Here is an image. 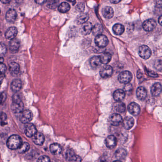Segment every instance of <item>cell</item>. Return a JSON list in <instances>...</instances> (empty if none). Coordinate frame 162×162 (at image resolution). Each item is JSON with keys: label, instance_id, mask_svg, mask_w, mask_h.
<instances>
[{"label": "cell", "instance_id": "24", "mask_svg": "<svg viewBox=\"0 0 162 162\" xmlns=\"http://www.w3.org/2000/svg\"><path fill=\"white\" fill-rule=\"evenodd\" d=\"M102 14L105 18L110 19L113 17V9L111 7H105L102 10Z\"/></svg>", "mask_w": 162, "mask_h": 162}, {"label": "cell", "instance_id": "18", "mask_svg": "<svg viewBox=\"0 0 162 162\" xmlns=\"http://www.w3.org/2000/svg\"><path fill=\"white\" fill-rule=\"evenodd\" d=\"M135 124L134 119L131 116H127L124 119L123 122V126L126 130H129L133 127Z\"/></svg>", "mask_w": 162, "mask_h": 162}, {"label": "cell", "instance_id": "53", "mask_svg": "<svg viewBox=\"0 0 162 162\" xmlns=\"http://www.w3.org/2000/svg\"><path fill=\"white\" fill-rule=\"evenodd\" d=\"M121 162V161H114V162Z\"/></svg>", "mask_w": 162, "mask_h": 162}, {"label": "cell", "instance_id": "42", "mask_svg": "<svg viewBox=\"0 0 162 162\" xmlns=\"http://www.w3.org/2000/svg\"><path fill=\"white\" fill-rule=\"evenodd\" d=\"M132 90V85L130 84H127L125 86L124 88V91L125 92L127 93L131 92Z\"/></svg>", "mask_w": 162, "mask_h": 162}, {"label": "cell", "instance_id": "50", "mask_svg": "<svg viewBox=\"0 0 162 162\" xmlns=\"http://www.w3.org/2000/svg\"><path fill=\"white\" fill-rule=\"evenodd\" d=\"M162 16H160L159 17V19H158V22L161 25H162Z\"/></svg>", "mask_w": 162, "mask_h": 162}, {"label": "cell", "instance_id": "55", "mask_svg": "<svg viewBox=\"0 0 162 162\" xmlns=\"http://www.w3.org/2000/svg\"><path fill=\"white\" fill-rule=\"evenodd\" d=\"M0 114H1V113H0Z\"/></svg>", "mask_w": 162, "mask_h": 162}, {"label": "cell", "instance_id": "11", "mask_svg": "<svg viewBox=\"0 0 162 162\" xmlns=\"http://www.w3.org/2000/svg\"><path fill=\"white\" fill-rule=\"evenodd\" d=\"M17 14L16 11L13 9H10L6 13L5 19L9 23H13L16 20Z\"/></svg>", "mask_w": 162, "mask_h": 162}, {"label": "cell", "instance_id": "8", "mask_svg": "<svg viewBox=\"0 0 162 162\" xmlns=\"http://www.w3.org/2000/svg\"><path fill=\"white\" fill-rule=\"evenodd\" d=\"M25 134L28 137H32L37 133V129L33 124L28 123L26 124L24 129Z\"/></svg>", "mask_w": 162, "mask_h": 162}, {"label": "cell", "instance_id": "3", "mask_svg": "<svg viewBox=\"0 0 162 162\" xmlns=\"http://www.w3.org/2000/svg\"><path fill=\"white\" fill-rule=\"evenodd\" d=\"M138 53L142 58L147 60L151 56L152 51L148 46L142 45L139 47Z\"/></svg>", "mask_w": 162, "mask_h": 162}, {"label": "cell", "instance_id": "31", "mask_svg": "<svg viewBox=\"0 0 162 162\" xmlns=\"http://www.w3.org/2000/svg\"><path fill=\"white\" fill-rule=\"evenodd\" d=\"M127 156V152L125 149L119 148L116 150L115 153V156L117 159L119 160L124 159Z\"/></svg>", "mask_w": 162, "mask_h": 162}, {"label": "cell", "instance_id": "36", "mask_svg": "<svg viewBox=\"0 0 162 162\" xmlns=\"http://www.w3.org/2000/svg\"><path fill=\"white\" fill-rule=\"evenodd\" d=\"M59 2L58 1H49L47 2V6L50 9H54L58 6Z\"/></svg>", "mask_w": 162, "mask_h": 162}, {"label": "cell", "instance_id": "28", "mask_svg": "<svg viewBox=\"0 0 162 162\" xmlns=\"http://www.w3.org/2000/svg\"><path fill=\"white\" fill-rule=\"evenodd\" d=\"M9 71L13 75H17L20 71V66L16 62H12L9 65Z\"/></svg>", "mask_w": 162, "mask_h": 162}, {"label": "cell", "instance_id": "7", "mask_svg": "<svg viewBox=\"0 0 162 162\" xmlns=\"http://www.w3.org/2000/svg\"><path fill=\"white\" fill-rule=\"evenodd\" d=\"M65 157L69 162H81V158L75 154L72 150H67L66 153Z\"/></svg>", "mask_w": 162, "mask_h": 162}, {"label": "cell", "instance_id": "4", "mask_svg": "<svg viewBox=\"0 0 162 162\" xmlns=\"http://www.w3.org/2000/svg\"><path fill=\"white\" fill-rule=\"evenodd\" d=\"M95 42L96 45L99 48H105L109 43V40L107 36L100 34L96 36Z\"/></svg>", "mask_w": 162, "mask_h": 162}, {"label": "cell", "instance_id": "5", "mask_svg": "<svg viewBox=\"0 0 162 162\" xmlns=\"http://www.w3.org/2000/svg\"><path fill=\"white\" fill-rule=\"evenodd\" d=\"M12 111L16 114L21 113L23 111L24 104L22 100L12 101L11 106Z\"/></svg>", "mask_w": 162, "mask_h": 162}, {"label": "cell", "instance_id": "17", "mask_svg": "<svg viewBox=\"0 0 162 162\" xmlns=\"http://www.w3.org/2000/svg\"><path fill=\"white\" fill-rule=\"evenodd\" d=\"M122 121V116L119 114H113L110 116V123L114 126H118L119 125Z\"/></svg>", "mask_w": 162, "mask_h": 162}, {"label": "cell", "instance_id": "9", "mask_svg": "<svg viewBox=\"0 0 162 162\" xmlns=\"http://www.w3.org/2000/svg\"><path fill=\"white\" fill-rule=\"evenodd\" d=\"M113 72V69L110 65H105L103 67L100 71V75L101 77L107 78L112 76Z\"/></svg>", "mask_w": 162, "mask_h": 162}, {"label": "cell", "instance_id": "34", "mask_svg": "<svg viewBox=\"0 0 162 162\" xmlns=\"http://www.w3.org/2000/svg\"><path fill=\"white\" fill-rule=\"evenodd\" d=\"M30 148V146L28 143H23L18 150L19 153H24L28 151Z\"/></svg>", "mask_w": 162, "mask_h": 162}, {"label": "cell", "instance_id": "20", "mask_svg": "<svg viewBox=\"0 0 162 162\" xmlns=\"http://www.w3.org/2000/svg\"><path fill=\"white\" fill-rule=\"evenodd\" d=\"M20 46V41L16 38L11 40L9 43V49L10 51L12 52H17L19 50Z\"/></svg>", "mask_w": 162, "mask_h": 162}, {"label": "cell", "instance_id": "16", "mask_svg": "<svg viewBox=\"0 0 162 162\" xmlns=\"http://www.w3.org/2000/svg\"><path fill=\"white\" fill-rule=\"evenodd\" d=\"M45 138L44 136L43 133L37 132L34 136L33 142L34 144L38 146H42L43 145L45 142Z\"/></svg>", "mask_w": 162, "mask_h": 162}, {"label": "cell", "instance_id": "45", "mask_svg": "<svg viewBox=\"0 0 162 162\" xmlns=\"http://www.w3.org/2000/svg\"><path fill=\"white\" fill-rule=\"evenodd\" d=\"M143 74L142 72L140 70H139V71H138V72H137V78H139V79H140L141 78L143 77Z\"/></svg>", "mask_w": 162, "mask_h": 162}, {"label": "cell", "instance_id": "40", "mask_svg": "<svg viewBox=\"0 0 162 162\" xmlns=\"http://www.w3.org/2000/svg\"><path fill=\"white\" fill-rule=\"evenodd\" d=\"M6 94L5 92H0V105L5 102L6 99Z\"/></svg>", "mask_w": 162, "mask_h": 162}, {"label": "cell", "instance_id": "13", "mask_svg": "<svg viewBox=\"0 0 162 162\" xmlns=\"http://www.w3.org/2000/svg\"><path fill=\"white\" fill-rule=\"evenodd\" d=\"M18 33V29L15 27H11L7 29L5 33L6 38L9 40L14 39Z\"/></svg>", "mask_w": 162, "mask_h": 162}, {"label": "cell", "instance_id": "41", "mask_svg": "<svg viewBox=\"0 0 162 162\" xmlns=\"http://www.w3.org/2000/svg\"><path fill=\"white\" fill-rule=\"evenodd\" d=\"M6 70L7 67L3 63H1L0 64V74L3 75L6 72Z\"/></svg>", "mask_w": 162, "mask_h": 162}, {"label": "cell", "instance_id": "47", "mask_svg": "<svg viewBox=\"0 0 162 162\" xmlns=\"http://www.w3.org/2000/svg\"><path fill=\"white\" fill-rule=\"evenodd\" d=\"M35 2L38 4H39V5H43L44 2H45V1H35Z\"/></svg>", "mask_w": 162, "mask_h": 162}, {"label": "cell", "instance_id": "52", "mask_svg": "<svg viewBox=\"0 0 162 162\" xmlns=\"http://www.w3.org/2000/svg\"><path fill=\"white\" fill-rule=\"evenodd\" d=\"M3 61H4V59L2 57H0V64L1 63H3Z\"/></svg>", "mask_w": 162, "mask_h": 162}, {"label": "cell", "instance_id": "37", "mask_svg": "<svg viewBox=\"0 0 162 162\" xmlns=\"http://www.w3.org/2000/svg\"><path fill=\"white\" fill-rule=\"evenodd\" d=\"M7 51V48L5 44H0V57L3 58Z\"/></svg>", "mask_w": 162, "mask_h": 162}, {"label": "cell", "instance_id": "12", "mask_svg": "<svg viewBox=\"0 0 162 162\" xmlns=\"http://www.w3.org/2000/svg\"><path fill=\"white\" fill-rule=\"evenodd\" d=\"M128 110L131 114L134 116H137L140 112V108L138 104L132 102L129 105Z\"/></svg>", "mask_w": 162, "mask_h": 162}, {"label": "cell", "instance_id": "54", "mask_svg": "<svg viewBox=\"0 0 162 162\" xmlns=\"http://www.w3.org/2000/svg\"><path fill=\"white\" fill-rule=\"evenodd\" d=\"M0 13H1V10H0Z\"/></svg>", "mask_w": 162, "mask_h": 162}, {"label": "cell", "instance_id": "48", "mask_svg": "<svg viewBox=\"0 0 162 162\" xmlns=\"http://www.w3.org/2000/svg\"><path fill=\"white\" fill-rule=\"evenodd\" d=\"M2 2L3 4H7L9 3V2H11V1H8V0H3V1H1Z\"/></svg>", "mask_w": 162, "mask_h": 162}, {"label": "cell", "instance_id": "21", "mask_svg": "<svg viewBox=\"0 0 162 162\" xmlns=\"http://www.w3.org/2000/svg\"><path fill=\"white\" fill-rule=\"evenodd\" d=\"M22 88V82L19 79L13 80L11 83V89L15 92H17L21 90Z\"/></svg>", "mask_w": 162, "mask_h": 162}, {"label": "cell", "instance_id": "30", "mask_svg": "<svg viewBox=\"0 0 162 162\" xmlns=\"http://www.w3.org/2000/svg\"><path fill=\"white\" fill-rule=\"evenodd\" d=\"M113 31L116 35H121L125 31V27L122 24L117 23L113 27Z\"/></svg>", "mask_w": 162, "mask_h": 162}, {"label": "cell", "instance_id": "32", "mask_svg": "<svg viewBox=\"0 0 162 162\" xmlns=\"http://www.w3.org/2000/svg\"><path fill=\"white\" fill-rule=\"evenodd\" d=\"M71 6L70 4L66 2H63L60 3L58 7V10L61 13H66L70 11Z\"/></svg>", "mask_w": 162, "mask_h": 162}, {"label": "cell", "instance_id": "49", "mask_svg": "<svg viewBox=\"0 0 162 162\" xmlns=\"http://www.w3.org/2000/svg\"><path fill=\"white\" fill-rule=\"evenodd\" d=\"M110 2L111 3H114V4H116V3L120 2V1H110Z\"/></svg>", "mask_w": 162, "mask_h": 162}, {"label": "cell", "instance_id": "27", "mask_svg": "<svg viewBox=\"0 0 162 162\" xmlns=\"http://www.w3.org/2000/svg\"><path fill=\"white\" fill-rule=\"evenodd\" d=\"M89 14L88 13H83L78 16L76 19V22L78 24H83L87 22L89 19Z\"/></svg>", "mask_w": 162, "mask_h": 162}, {"label": "cell", "instance_id": "51", "mask_svg": "<svg viewBox=\"0 0 162 162\" xmlns=\"http://www.w3.org/2000/svg\"><path fill=\"white\" fill-rule=\"evenodd\" d=\"M100 162H107L106 159L105 157H102L101 158V160H100Z\"/></svg>", "mask_w": 162, "mask_h": 162}, {"label": "cell", "instance_id": "15", "mask_svg": "<svg viewBox=\"0 0 162 162\" xmlns=\"http://www.w3.org/2000/svg\"><path fill=\"white\" fill-rule=\"evenodd\" d=\"M117 144L116 138L113 135L108 136L105 140V144L108 148L112 149L115 147Z\"/></svg>", "mask_w": 162, "mask_h": 162}, {"label": "cell", "instance_id": "19", "mask_svg": "<svg viewBox=\"0 0 162 162\" xmlns=\"http://www.w3.org/2000/svg\"><path fill=\"white\" fill-rule=\"evenodd\" d=\"M126 93L122 89H117L113 93V98L115 100L118 102H121L125 98Z\"/></svg>", "mask_w": 162, "mask_h": 162}, {"label": "cell", "instance_id": "22", "mask_svg": "<svg viewBox=\"0 0 162 162\" xmlns=\"http://www.w3.org/2000/svg\"><path fill=\"white\" fill-rule=\"evenodd\" d=\"M162 90V85L160 83H156L153 84L151 88L152 95L154 97L159 96Z\"/></svg>", "mask_w": 162, "mask_h": 162}, {"label": "cell", "instance_id": "33", "mask_svg": "<svg viewBox=\"0 0 162 162\" xmlns=\"http://www.w3.org/2000/svg\"><path fill=\"white\" fill-rule=\"evenodd\" d=\"M92 32H93L94 35H96V36L100 35L101 34V33L103 32L102 26L100 24L97 23L95 26L93 27Z\"/></svg>", "mask_w": 162, "mask_h": 162}, {"label": "cell", "instance_id": "46", "mask_svg": "<svg viewBox=\"0 0 162 162\" xmlns=\"http://www.w3.org/2000/svg\"><path fill=\"white\" fill-rule=\"evenodd\" d=\"M5 78V76L3 75H1L0 74V84H1L2 82L3 81V79Z\"/></svg>", "mask_w": 162, "mask_h": 162}, {"label": "cell", "instance_id": "2", "mask_svg": "<svg viewBox=\"0 0 162 162\" xmlns=\"http://www.w3.org/2000/svg\"><path fill=\"white\" fill-rule=\"evenodd\" d=\"M132 74L129 71H124L120 73L118 77L119 81L123 84H129L132 78Z\"/></svg>", "mask_w": 162, "mask_h": 162}, {"label": "cell", "instance_id": "6", "mask_svg": "<svg viewBox=\"0 0 162 162\" xmlns=\"http://www.w3.org/2000/svg\"><path fill=\"white\" fill-rule=\"evenodd\" d=\"M33 115L32 112L29 110H23L20 115V120L23 124H28L32 121Z\"/></svg>", "mask_w": 162, "mask_h": 162}, {"label": "cell", "instance_id": "10", "mask_svg": "<svg viewBox=\"0 0 162 162\" xmlns=\"http://www.w3.org/2000/svg\"><path fill=\"white\" fill-rule=\"evenodd\" d=\"M157 22L153 19L146 20L143 24V28L147 32H151L156 28Z\"/></svg>", "mask_w": 162, "mask_h": 162}, {"label": "cell", "instance_id": "39", "mask_svg": "<svg viewBox=\"0 0 162 162\" xmlns=\"http://www.w3.org/2000/svg\"><path fill=\"white\" fill-rule=\"evenodd\" d=\"M37 162H50V160L48 156H43L39 158Z\"/></svg>", "mask_w": 162, "mask_h": 162}, {"label": "cell", "instance_id": "29", "mask_svg": "<svg viewBox=\"0 0 162 162\" xmlns=\"http://www.w3.org/2000/svg\"><path fill=\"white\" fill-rule=\"evenodd\" d=\"M99 57L101 63L105 65L107 64L109 62H110L111 59H112V56H111V54L109 53V52H104Z\"/></svg>", "mask_w": 162, "mask_h": 162}, {"label": "cell", "instance_id": "1", "mask_svg": "<svg viewBox=\"0 0 162 162\" xmlns=\"http://www.w3.org/2000/svg\"><path fill=\"white\" fill-rule=\"evenodd\" d=\"M22 144V138L19 136L13 135L8 138L7 141V146L11 150L18 149Z\"/></svg>", "mask_w": 162, "mask_h": 162}, {"label": "cell", "instance_id": "44", "mask_svg": "<svg viewBox=\"0 0 162 162\" xmlns=\"http://www.w3.org/2000/svg\"><path fill=\"white\" fill-rule=\"evenodd\" d=\"M147 73H148L149 76L153 78L157 77L158 74L155 73L153 71H150V70H147Z\"/></svg>", "mask_w": 162, "mask_h": 162}, {"label": "cell", "instance_id": "35", "mask_svg": "<svg viewBox=\"0 0 162 162\" xmlns=\"http://www.w3.org/2000/svg\"><path fill=\"white\" fill-rule=\"evenodd\" d=\"M115 111L119 113H123L126 110V105L122 102H119L115 106Z\"/></svg>", "mask_w": 162, "mask_h": 162}, {"label": "cell", "instance_id": "14", "mask_svg": "<svg viewBox=\"0 0 162 162\" xmlns=\"http://www.w3.org/2000/svg\"><path fill=\"white\" fill-rule=\"evenodd\" d=\"M93 26L91 22H86L83 24L80 28V32L82 35H87L92 31Z\"/></svg>", "mask_w": 162, "mask_h": 162}, {"label": "cell", "instance_id": "25", "mask_svg": "<svg viewBox=\"0 0 162 162\" xmlns=\"http://www.w3.org/2000/svg\"><path fill=\"white\" fill-rule=\"evenodd\" d=\"M136 96L140 100H144L147 96V91L146 88L143 87H138L136 90Z\"/></svg>", "mask_w": 162, "mask_h": 162}, {"label": "cell", "instance_id": "43", "mask_svg": "<svg viewBox=\"0 0 162 162\" xmlns=\"http://www.w3.org/2000/svg\"><path fill=\"white\" fill-rule=\"evenodd\" d=\"M6 119V115L3 112L1 113V114H0V123H1L2 124L5 123V121Z\"/></svg>", "mask_w": 162, "mask_h": 162}, {"label": "cell", "instance_id": "38", "mask_svg": "<svg viewBox=\"0 0 162 162\" xmlns=\"http://www.w3.org/2000/svg\"><path fill=\"white\" fill-rule=\"evenodd\" d=\"M76 9L78 12H82L85 10V5L83 2L78 3L76 7Z\"/></svg>", "mask_w": 162, "mask_h": 162}, {"label": "cell", "instance_id": "26", "mask_svg": "<svg viewBox=\"0 0 162 162\" xmlns=\"http://www.w3.org/2000/svg\"><path fill=\"white\" fill-rule=\"evenodd\" d=\"M50 152L54 155H57L61 153L62 148L60 145L57 143L51 144L50 147Z\"/></svg>", "mask_w": 162, "mask_h": 162}, {"label": "cell", "instance_id": "23", "mask_svg": "<svg viewBox=\"0 0 162 162\" xmlns=\"http://www.w3.org/2000/svg\"><path fill=\"white\" fill-rule=\"evenodd\" d=\"M90 66L93 69H97L100 67L101 63L99 56H94L90 60Z\"/></svg>", "mask_w": 162, "mask_h": 162}]
</instances>
